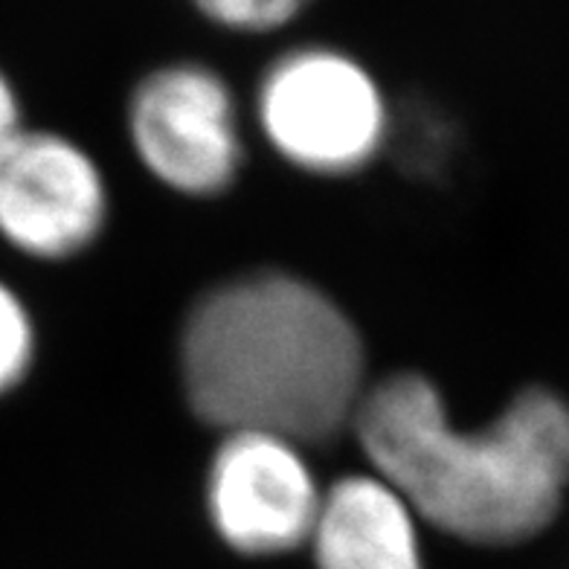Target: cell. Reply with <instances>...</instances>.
I'll use <instances>...</instances> for the list:
<instances>
[{
  "mask_svg": "<svg viewBox=\"0 0 569 569\" xmlns=\"http://www.w3.org/2000/svg\"><path fill=\"white\" fill-rule=\"evenodd\" d=\"M178 375L203 425L306 448L352 430L369 390L352 317L288 270L239 273L203 291L180 326Z\"/></svg>",
  "mask_w": 569,
  "mask_h": 569,
  "instance_id": "obj_1",
  "label": "cell"
},
{
  "mask_svg": "<svg viewBox=\"0 0 569 569\" xmlns=\"http://www.w3.org/2000/svg\"><path fill=\"white\" fill-rule=\"evenodd\" d=\"M352 433L421 523L462 543L538 538L567 500L569 401L549 387H526L488 425L462 430L427 375L392 372L369 383Z\"/></svg>",
  "mask_w": 569,
  "mask_h": 569,
  "instance_id": "obj_2",
  "label": "cell"
},
{
  "mask_svg": "<svg viewBox=\"0 0 569 569\" xmlns=\"http://www.w3.org/2000/svg\"><path fill=\"white\" fill-rule=\"evenodd\" d=\"M256 122L277 158L315 178H349L390 142V99L367 64L338 47L284 50L256 84Z\"/></svg>",
  "mask_w": 569,
  "mask_h": 569,
  "instance_id": "obj_3",
  "label": "cell"
},
{
  "mask_svg": "<svg viewBox=\"0 0 569 569\" xmlns=\"http://www.w3.org/2000/svg\"><path fill=\"white\" fill-rule=\"evenodd\" d=\"M126 128L142 169L183 198L224 196L248 160L236 93L201 61H169L142 76Z\"/></svg>",
  "mask_w": 569,
  "mask_h": 569,
  "instance_id": "obj_4",
  "label": "cell"
},
{
  "mask_svg": "<svg viewBox=\"0 0 569 569\" xmlns=\"http://www.w3.org/2000/svg\"><path fill=\"white\" fill-rule=\"evenodd\" d=\"M322 482L308 448L259 430L221 433L203 480L216 538L241 558H284L306 549Z\"/></svg>",
  "mask_w": 569,
  "mask_h": 569,
  "instance_id": "obj_5",
  "label": "cell"
},
{
  "mask_svg": "<svg viewBox=\"0 0 569 569\" xmlns=\"http://www.w3.org/2000/svg\"><path fill=\"white\" fill-rule=\"evenodd\" d=\"M111 192L73 137L21 128L0 149V239L38 262H68L106 232Z\"/></svg>",
  "mask_w": 569,
  "mask_h": 569,
  "instance_id": "obj_6",
  "label": "cell"
},
{
  "mask_svg": "<svg viewBox=\"0 0 569 569\" xmlns=\"http://www.w3.org/2000/svg\"><path fill=\"white\" fill-rule=\"evenodd\" d=\"M425 523L378 471H352L322 488L308 535L317 569H427Z\"/></svg>",
  "mask_w": 569,
  "mask_h": 569,
  "instance_id": "obj_7",
  "label": "cell"
},
{
  "mask_svg": "<svg viewBox=\"0 0 569 569\" xmlns=\"http://www.w3.org/2000/svg\"><path fill=\"white\" fill-rule=\"evenodd\" d=\"M36 352L38 331L30 306L12 284L0 279V398L30 378Z\"/></svg>",
  "mask_w": 569,
  "mask_h": 569,
  "instance_id": "obj_8",
  "label": "cell"
},
{
  "mask_svg": "<svg viewBox=\"0 0 569 569\" xmlns=\"http://www.w3.org/2000/svg\"><path fill=\"white\" fill-rule=\"evenodd\" d=\"M450 146H453V137H450L445 117H439V113L419 108V111H410L401 120L392 113L387 149L396 151L398 160L416 174L439 172L448 163Z\"/></svg>",
  "mask_w": 569,
  "mask_h": 569,
  "instance_id": "obj_9",
  "label": "cell"
},
{
  "mask_svg": "<svg viewBox=\"0 0 569 569\" xmlns=\"http://www.w3.org/2000/svg\"><path fill=\"white\" fill-rule=\"evenodd\" d=\"M311 0H192V7L221 30L241 36L277 32L300 16Z\"/></svg>",
  "mask_w": 569,
  "mask_h": 569,
  "instance_id": "obj_10",
  "label": "cell"
},
{
  "mask_svg": "<svg viewBox=\"0 0 569 569\" xmlns=\"http://www.w3.org/2000/svg\"><path fill=\"white\" fill-rule=\"evenodd\" d=\"M21 99L16 93V84L0 70V149L21 131Z\"/></svg>",
  "mask_w": 569,
  "mask_h": 569,
  "instance_id": "obj_11",
  "label": "cell"
}]
</instances>
